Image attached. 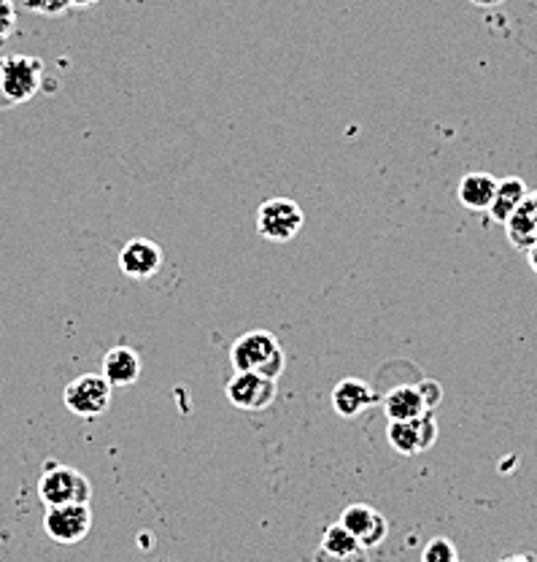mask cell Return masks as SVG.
I'll use <instances>...</instances> for the list:
<instances>
[{"mask_svg": "<svg viewBox=\"0 0 537 562\" xmlns=\"http://www.w3.org/2000/svg\"><path fill=\"white\" fill-rule=\"evenodd\" d=\"M230 362L236 371H254L267 379H278L287 368V355L273 333L251 330L236 338L230 347Z\"/></svg>", "mask_w": 537, "mask_h": 562, "instance_id": "obj_1", "label": "cell"}, {"mask_svg": "<svg viewBox=\"0 0 537 562\" xmlns=\"http://www.w3.org/2000/svg\"><path fill=\"white\" fill-rule=\"evenodd\" d=\"M0 85L11 109L27 103L44 85V63L27 55L0 57Z\"/></svg>", "mask_w": 537, "mask_h": 562, "instance_id": "obj_2", "label": "cell"}, {"mask_svg": "<svg viewBox=\"0 0 537 562\" xmlns=\"http://www.w3.org/2000/svg\"><path fill=\"white\" fill-rule=\"evenodd\" d=\"M38 495L46 506H66V503H90L92 484L81 471L60 462H46L38 482Z\"/></svg>", "mask_w": 537, "mask_h": 562, "instance_id": "obj_3", "label": "cell"}, {"mask_svg": "<svg viewBox=\"0 0 537 562\" xmlns=\"http://www.w3.org/2000/svg\"><path fill=\"white\" fill-rule=\"evenodd\" d=\"M306 225V214L289 198H271L256 211V233L273 244H287Z\"/></svg>", "mask_w": 537, "mask_h": 562, "instance_id": "obj_4", "label": "cell"}, {"mask_svg": "<svg viewBox=\"0 0 537 562\" xmlns=\"http://www.w3.org/2000/svg\"><path fill=\"white\" fill-rule=\"evenodd\" d=\"M111 390L108 379L103 373H84V376L73 379L66 386V406L68 412L76 414L81 419H95L101 417L111 403Z\"/></svg>", "mask_w": 537, "mask_h": 562, "instance_id": "obj_5", "label": "cell"}, {"mask_svg": "<svg viewBox=\"0 0 537 562\" xmlns=\"http://www.w3.org/2000/svg\"><path fill=\"white\" fill-rule=\"evenodd\" d=\"M276 379H267L254 371H236L227 382V401L241 412H265L276 401Z\"/></svg>", "mask_w": 537, "mask_h": 562, "instance_id": "obj_6", "label": "cell"}, {"mask_svg": "<svg viewBox=\"0 0 537 562\" xmlns=\"http://www.w3.org/2000/svg\"><path fill=\"white\" fill-rule=\"evenodd\" d=\"M92 512L90 503H66V506H46L44 530L57 543H79L90 532Z\"/></svg>", "mask_w": 537, "mask_h": 562, "instance_id": "obj_7", "label": "cell"}, {"mask_svg": "<svg viewBox=\"0 0 537 562\" xmlns=\"http://www.w3.org/2000/svg\"><path fill=\"white\" fill-rule=\"evenodd\" d=\"M387 438L397 454L411 457V454L427 452L432 443L437 441L435 414H424V417H419V419L389 422Z\"/></svg>", "mask_w": 537, "mask_h": 562, "instance_id": "obj_8", "label": "cell"}, {"mask_svg": "<svg viewBox=\"0 0 537 562\" xmlns=\"http://www.w3.org/2000/svg\"><path fill=\"white\" fill-rule=\"evenodd\" d=\"M162 268V249L149 238H133L119 251V271L127 279L146 281Z\"/></svg>", "mask_w": 537, "mask_h": 562, "instance_id": "obj_9", "label": "cell"}, {"mask_svg": "<svg viewBox=\"0 0 537 562\" xmlns=\"http://www.w3.org/2000/svg\"><path fill=\"white\" fill-rule=\"evenodd\" d=\"M341 525L346 527V530H352L365 549L378 547L389 532L387 517H384L381 512H376L373 506H365V503L349 506L346 512L341 514Z\"/></svg>", "mask_w": 537, "mask_h": 562, "instance_id": "obj_10", "label": "cell"}, {"mask_svg": "<svg viewBox=\"0 0 537 562\" xmlns=\"http://www.w3.org/2000/svg\"><path fill=\"white\" fill-rule=\"evenodd\" d=\"M378 401L376 390L362 379H343L341 384L332 390V406L343 419L359 417L365 408H370Z\"/></svg>", "mask_w": 537, "mask_h": 562, "instance_id": "obj_11", "label": "cell"}, {"mask_svg": "<svg viewBox=\"0 0 537 562\" xmlns=\"http://www.w3.org/2000/svg\"><path fill=\"white\" fill-rule=\"evenodd\" d=\"M103 376L111 386H130L141 379V357L130 347H114L103 357Z\"/></svg>", "mask_w": 537, "mask_h": 562, "instance_id": "obj_12", "label": "cell"}, {"mask_svg": "<svg viewBox=\"0 0 537 562\" xmlns=\"http://www.w3.org/2000/svg\"><path fill=\"white\" fill-rule=\"evenodd\" d=\"M498 184L500 181L494 179L492 173H483V171L465 173V179L459 181L457 187L459 203L470 211H489L494 195H498Z\"/></svg>", "mask_w": 537, "mask_h": 562, "instance_id": "obj_13", "label": "cell"}, {"mask_svg": "<svg viewBox=\"0 0 537 562\" xmlns=\"http://www.w3.org/2000/svg\"><path fill=\"white\" fill-rule=\"evenodd\" d=\"M384 412H387L389 422H402V419H419L430 412L427 403H424L422 392H419V384L413 386H395L389 390V395L384 397Z\"/></svg>", "mask_w": 537, "mask_h": 562, "instance_id": "obj_14", "label": "cell"}, {"mask_svg": "<svg viewBox=\"0 0 537 562\" xmlns=\"http://www.w3.org/2000/svg\"><path fill=\"white\" fill-rule=\"evenodd\" d=\"M527 198H529V190L522 179H516V176L502 179L498 184V195H494L492 206H489V216H492L498 225H505V222L522 209V203L527 201Z\"/></svg>", "mask_w": 537, "mask_h": 562, "instance_id": "obj_15", "label": "cell"}, {"mask_svg": "<svg viewBox=\"0 0 537 562\" xmlns=\"http://www.w3.org/2000/svg\"><path fill=\"white\" fill-rule=\"evenodd\" d=\"M505 227H507V236H511V241L516 249L527 251L529 246L537 241V209H535L533 198H527V201L522 203V209H518L516 214L505 222Z\"/></svg>", "mask_w": 537, "mask_h": 562, "instance_id": "obj_16", "label": "cell"}, {"mask_svg": "<svg viewBox=\"0 0 537 562\" xmlns=\"http://www.w3.org/2000/svg\"><path fill=\"white\" fill-rule=\"evenodd\" d=\"M322 549H327V552L349 554V552H359V549H365V547H362V543L357 541V536H354L352 530H346V527L338 522L324 532Z\"/></svg>", "mask_w": 537, "mask_h": 562, "instance_id": "obj_17", "label": "cell"}, {"mask_svg": "<svg viewBox=\"0 0 537 562\" xmlns=\"http://www.w3.org/2000/svg\"><path fill=\"white\" fill-rule=\"evenodd\" d=\"M422 562H459L457 549H454V543L448 538H432L427 549H424Z\"/></svg>", "mask_w": 537, "mask_h": 562, "instance_id": "obj_18", "label": "cell"}, {"mask_svg": "<svg viewBox=\"0 0 537 562\" xmlns=\"http://www.w3.org/2000/svg\"><path fill=\"white\" fill-rule=\"evenodd\" d=\"M25 9L44 16H60L71 9V0H25Z\"/></svg>", "mask_w": 537, "mask_h": 562, "instance_id": "obj_19", "label": "cell"}, {"mask_svg": "<svg viewBox=\"0 0 537 562\" xmlns=\"http://www.w3.org/2000/svg\"><path fill=\"white\" fill-rule=\"evenodd\" d=\"M16 31V9L11 0H0V44H5V38H11V33Z\"/></svg>", "mask_w": 537, "mask_h": 562, "instance_id": "obj_20", "label": "cell"}, {"mask_svg": "<svg viewBox=\"0 0 537 562\" xmlns=\"http://www.w3.org/2000/svg\"><path fill=\"white\" fill-rule=\"evenodd\" d=\"M419 392H422V397H424V403H427L430 412H435V408L441 406L443 386L437 382H432V379H424V382H419Z\"/></svg>", "mask_w": 537, "mask_h": 562, "instance_id": "obj_21", "label": "cell"}, {"mask_svg": "<svg viewBox=\"0 0 537 562\" xmlns=\"http://www.w3.org/2000/svg\"><path fill=\"white\" fill-rule=\"evenodd\" d=\"M313 562H367V552L359 549V552H349V554H338V552H327V549L319 547L317 558Z\"/></svg>", "mask_w": 537, "mask_h": 562, "instance_id": "obj_22", "label": "cell"}, {"mask_svg": "<svg viewBox=\"0 0 537 562\" xmlns=\"http://www.w3.org/2000/svg\"><path fill=\"white\" fill-rule=\"evenodd\" d=\"M524 255H527V260H529V266H533V271L537 273V241L529 246L527 251H524Z\"/></svg>", "mask_w": 537, "mask_h": 562, "instance_id": "obj_23", "label": "cell"}, {"mask_svg": "<svg viewBox=\"0 0 537 562\" xmlns=\"http://www.w3.org/2000/svg\"><path fill=\"white\" fill-rule=\"evenodd\" d=\"M472 5H481V9H494V5H502L505 0H470Z\"/></svg>", "mask_w": 537, "mask_h": 562, "instance_id": "obj_24", "label": "cell"}, {"mask_svg": "<svg viewBox=\"0 0 537 562\" xmlns=\"http://www.w3.org/2000/svg\"><path fill=\"white\" fill-rule=\"evenodd\" d=\"M500 562H537L533 554H511V558L500 560Z\"/></svg>", "mask_w": 537, "mask_h": 562, "instance_id": "obj_25", "label": "cell"}, {"mask_svg": "<svg viewBox=\"0 0 537 562\" xmlns=\"http://www.w3.org/2000/svg\"><path fill=\"white\" fill-rule=\"evenodd\" d=\"M101 0H71V5H79V9H90V5H98Z\"/></svg>", "mask_w": 537, "mask_h": 562, "instance_id": "obj_26", "label": "cell"}, {"mask_svg": "<svg viewBox=\"0 0 537 562\" xmlns=\"http://www.w3.org/2000/svg\"><path fill=\"white\" fill-rule=\"evenodd\" d=\"M3 109H11L9 105V101H5V95H3V85H0V111Z\"/></svg>", "mask_w": 537, "mask_h": 562, "instance_id": "obj_27", "label": "cell"}]
</instances>
